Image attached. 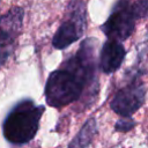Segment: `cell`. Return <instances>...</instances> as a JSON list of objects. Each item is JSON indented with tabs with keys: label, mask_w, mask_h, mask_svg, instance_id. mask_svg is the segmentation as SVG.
I'll list each match as a JSON object with an SVG mask.
<instances>
[{
	"label": "cell",
	"mask_w": 148,
	"mask_h": 148,
	"mask_svg": "<svg viewBox=\"0 0 148 148\" xmlns=\"http://www.w3.org/2000/svg\"><path fill=\"white\" fill-rule=\"evenodd\" d=\"M0 2H1V0H0Z\"/></svg>",
	"instance_id": "obj_10"
},
{
	"label": "cell",
	"mask_w": 148,
	"mask_h": 148,
	"mask_svg": "<svg viewBox=\"0 0 148 148\" xmlns=\"http://www.w3.org/2000/svg\"><path fill=\"white\" fill-rule=\"evenodd\" d=\"M97 45L95 37L84 38L77 50L68 54L59 67L49 74L44 86L47 106L62 109L80 103L83 111L96 102L99 94Z\"/></svg>",
	"instance_id": "obj_1"
},
{
	"label": "cell",
	"mask_w": 148,
	"mask_h": 148,
	"mask_svg": "<svg viewBox=\"0 0 148 148\" xmlns=\"http://www.w3.org/2000/svg\"><path fill=\"white\" fill-rule=\"evenodd\" d=\"M148 16V0H117L101 31L106 38L127 40L135 31L136 22Z\"/></svg>",
	"instance_id": "obj_3"
},
{
	"label": "cell",
	"mask_w": 148,
	"mask_h": 148,
	"mask_svg": "<svg viewBox=\"0 0 148 148\" xmlns=\"http://www.w3.org/2000/svg\"><path fill=\"white\" fill-rule=\"evenodd\" d=\"M44 112L45 105L36 104L30 97L18 99L1 123V132L6 142L15 147L30 143L39 131Z\"/></svg>",
	"instance_id": "obj_2"
},
{
	"label": "cell",
	"mask_w": 148,
	"mask_h": 148,
	"mask_svg": "<svg viewBox=\"0 0 148 148\" xmlns=\"http://www.w3.org/2000/svg\"><path fill=\"white\" fill-rule=\"evenodd\" d=\"M88 25V10L84 0H69L65 8V16L56 30L51 45L54 50H65L80 40Z\"/></svg>",
	"instance_id": "obj_4"
},
{
	"label": "cell",
	"mask_w": 148,
	"mask_h": 148,
	"mask_svg": "<svg viewBox=\"0 0 148 148\" xmlns=\"http://www.w3.org/2000/svg\"><path fill=\"white\" fill-rule=\"evenodd\" d=\"M24 16L25 12L20 6H13L0 15V67L6 65L16 49L23 30Z\"/></svg>",
	"instance_id": "obj_6"
},
{
	"label": "cell",
	"mask_w": 148,
	"mask_h": 148,
	"mask_svg": "<svg viewBox=\"0 0 148 148\" xmlns=\"http://www.w3.org/2000/svg\"><path fill=\"white\" fill-rule=\"evenodd\" d=\"M98 134V125L97 120L95 117H90L86 120V123L81 126L79 132L74 135V138L68 142V147H74V148H84L89 147L95 136Z\"/></svg>",
	"instance_id": "obj_8"
},
{
	"label": "cell",
	"mask_w": 148,
	"mask_h": 148,
	"mask_svg": "<svg viewBox=\"0 0 148 148\" xmlns=\"http://www.w3.org/2000/svg\"><path fill=\"white\" fill-rule=\"evenodd\" d=\"M126 82L114 92L110 101V109L120 117H132L146 102L147 89L141 76L125 75Z\"/></svg>",
	"instance_id": "obj_5"
},
{
	"label": "cell",
	"mask_w": 148,
	"mask_h": 148,
	"mask_svg": "<svg viewBox=\"0 0 148 148\" xmlns=\"http://www.w3.org/2000/svg\"><path fill=\"white\" fill-rule=\"evenodd\" d=\"M125 57H126V50L123 45V42L108 38L103 43L99 50V56H98L99 71L106 75L116 73L121 67Z\"/></svg>",
	"instance_id": "obj_7"
},
{
	"label": "cell",
	"mask_w": 148,
	"mask_h": 148,
	"mask_svg": "<svg viewBox=\"0 0 148 148\" xmlns=\"http://www.w3.org/2000/svg\"><path fill=\"white\" fill-rule=\"evenodd\" d=\"M136 126V121L132 117H120L114 124V131L120 133H127Z\"/></svg>",
	"instance_id": "obj_9"
}]
</instances>
